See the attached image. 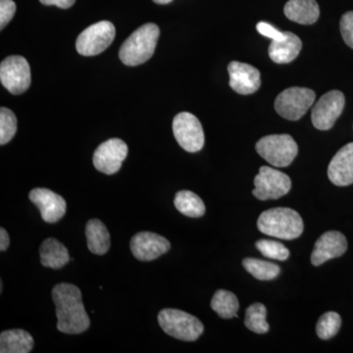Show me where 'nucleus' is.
<instances>
[{
  "label": "nucleus",
  "instance_id": "a211bd4d",
  "mask_svg": "<svg viewBox=\"0 0 353 353\" xmlns=\"http://www.w3.org/2000/svg\"><path fill=\"white\" fill-rule=\"evenodd\" d=\"M303 48V43L296 34L285 32V39L272 41L269 46V57L277 64H287L294 61Z\"/></svg>",
  "mask_w": 353,
  "mask_h": 353
},
{
  "label": "nucleus",
  "instance_id": "ddd939ff",
  "mask_svg": "<svg viewBox=\"0 0 353 353\" xmlns=\"http://www.w3.org/2000/svg\"><path fill=\"white\" fill-rule=\"evenodd\" d=\"M29 199L41 211L44 222L54 224L66 214V201L52 190L37 188L30 192Z\"/></svg>",
  "mask_w": 353,
  "mask_h": 353
},
{
  "label": "nucleus",
  "instance_id": "4be33fe9",
  "mask_svg": "<svg viewBox=\"0 0 353 353\" xmlns=\"http://www.w3.org/2000/svg\"><path fill=\"white\" fill-rule=\"evenodd\" d=\"M85 236L88 250L94 254L104 255L110 248V234L101 220L88 221L85 226Z\"/></svg>",
  "mask_w": 353,
  "mask_h": 353
},
{
  "label": "nucleus",
  "instance_id": "f3484780",
  "mask_svg": "<svg viewBox=\"0 0 353 353\" xmlns=\"http://www.w3.org/2000/svg\"><path fill=\"white\" fill-rule=\"evenodd\" d=\"M328 176L339 187L353 183V143H347L334 155L329 164Z\"/></svg>",
  "mask_w": 353,
  "mask_h": 353
},
{
  "label": "nucleus",
  "instance_id": "c85d7f7f",
  "mask_svg": "<svg viewBox=\"0 0 353 353\" xmlns=\"http://www.w3.org/2000/svg\"><path fill=\"white\" fill-rule=\"evenodd\" d=\"M257 250L265 257L285 261L290 257V252L283 243L272 240H260L256 243Z\"/></svg>",
  "mask_w": 353,
  "mask_h": 353
},
{
  "label": "nucleus",
  "instance_id": "412c9836",
  "mask_svg": "<svg viewBox=\"0 0 353 353\" xmlns=\"http://www.w3.org/2000/svg\"><path fill=\"white\" fill-rule=\"evenodd\" d=\"M34 345V338L24 330H9L0 334L1 353H29Z\"/></svg>",
  "mask_w": 353,
  "mask_h": 353
},
{
  "label": "nucleus",
  "instance_id": "f257e3e1",
  "mask_svg": "<svg viewBox=\"0 0 353 353\" xmlns=\"http://www.w3.org/2000/svg\"><path fill=\"white\" fill-rule=\"evenodd\" d=\"M51 294L57 306L58 331L78 334L90 328V320L83 306L82 292L77 285L61 283L53 288Z\"/></svg>",
  "mask_w": 353,
  "mask_h": 353
},
{
  "label": "nucleus",
  "instance_id": "0eeeda50",
  "mask_svg": "<svg viewBox=\"0 0 353 353\" xmlns=\"http://www.w3.org/2000/svg\"><path fill=\"white\" fill-rule=\"evenodd\" d=\"M115 27L109 21H101L83 30L76 41L77 51L83 57H94L103 52L113 43Z\"/></svg>",
  "mask_w": 353,
  "mask_h": 353
},
{
  "label": "nucleus",
  "instance_id": "5701e85b",
  "mask_svg": "<svg viewBox=\"0 0 353 353\" xmlns=\"http://www.w3.org/2000/svg\"><path fill=\"white\" fill-rule=\"evenodd\" d=\"M174 204L179 212L188 217L199 218L205 213V205L201 197L190 190L176 192Z\"/></svg>",
  "mask_w": 353,
  "mask_h": 353
},
{
  "label": "nucleus",
  "instance_id": "9d476101",
  "mask_svg": "<svg viewBox=\"0 0 353 353\" xmlns=\"http://www.w3.org/2000/svg\"><path fill=\"white\" fill-rule=\"evenodd\" d=\"M173 132L181 148L188 152H197L204 145V132L199 120L194 114L182 112L173 120Z\"/></svg>",
  "mask_w": 353,
  "mask_h": 353
},
{
  "label": "nucleus",
  "instance_id": "6e6552de",
  "mask_svg": "<svg viewBox=\"0 0 353 353\" xmlns=\"http://www.w3.org/2000/svg\"><path fill=\"white\" fill-rule=\"evenodd\" d=\"M253 196L259 201L278 199L285 196L292 188V181L287 174L268 166H262L254 178Z\"/></svg>",
  "mask_w": 353,
  "mask_h": 353
},
{
  "label": "nucleus",
  "instance_id": "f704fd0d",
  "mask_svg": "<svg viewBox=\"0 0 353 353\" xmlns=\"http://www.w3.org/2000/svg\"><path fill=\"white\" fill-rule=\"evenodd\" d=\"M153 1L157 4H168L173 1V0H153Z\"/></svg>",
  "mask_w": 353,
  "mask_h": 353
},
{
  "label": "nucleus",
  "instance_id": "bb28decb",
  "mask_svg": "<svg viewBox=\"0 0 353 353\" xmlns=\"http://www.w3.org/2000/svg\"><path fill=\"white\" fill-rule=\"evenodd\" d=\"M341 318L340 314L333 311L325 313L318 320L316 333L321 340H330L340 331Z\"/></svg>",
  "mask_w": 353,
  "mask_h": 353
},
{
  "label": "nucleus",
  "instance_id": "7c9ffc66",
  "mask_svg": "<svg viewBox=\"0 0 353 353\" xmlns=\"http://www.w3.org/2000/svg\"><path fill=\"white\" fill-rule=\"evenodd\" d=\"M16 12V4L13 0H0V29L3 30L12 20Z\"/></svg>",
  "mask_w": 353,
  "mask_h": 353
},
{
  "label": "nucleus",
  "instance_id": "39448f33",
  "mask_svg": "<svg viewBox=\"0 0 353 353\" xmlns=\"http://www.w3.org/2000/svg\"><path fill=\"white\" fill-rule=\"evenodd\" d=\"M256 152L275 167H288L299 152L296 141L290 134H271L257 141Z\"/></svg>",
  "mask_w": 353,
  "mask_h": 353
},
{
  "label": "nucleus",
  "instance_id": "9b49d317",
  "mask_svg": "<svg viewBox=\"0 0 353 353\" xmlns=\"http://www.w3.org/2000/svg\"><path fill=\"white\" fill-rule=\"evenodd\" d=\"M345 95L340 90H331L321 97L311 114L313 126L320 131L332 129L345 108Z\"/></svg>",
  "mask_w": 353,
  "mask_h": 353
},
{
  "label": "nucleus",
  "instance_id": "393cba45",
  "mask_svg": "<svg viewBox=\"0 0 353 353\" xmlns=\"http://www.w3.org/2000/svg\"><path fill=\"white\" fill-rule=\"evenodd\" d=\"M243 267L253 277L260 281H271L278 277L281 269L278 265L256 259H245Z\"/></svg>",
  "mask_w": 353,
  "mask_h": 353
},
{
  "label": "nucleus",
  "instance_id": "b1692460",
  "mask_svg": "<svg viewBox=\"0 0 353 353\" xmlns=\"http://www.w3.org/2000/svg\"><path fill=\"white\" fill-rule=\"evenodd\" d=\"M240 307L238 297L233 292L225 290H219L215 292L211 301V308L223 319L238 317V310Z\"/></svg>",
  "mask_w": 353,
  "mask_h": 353
},
{
  "label": "nucleus",
  "instance_id": "423d86ee",
  "mask_svg": "<svg viewBox=\"0 0 353 353\" xmlns=\"http://www.w3.org/2000/svg\"><path fill=\"white\" fill-rule=\"evenodd\" d=\"M316 94L310 88H287L278 95L275 109L285 119L297 121L303 118L314 103Z\"/></svg>",
  "mask_w": 353,
  "mask_h": 353
},
{
  "label": "nucleus",
  "instance_id": "cd10ccee",
  "mask_svg": "<svg viewBox=\"0 0 353 353\" xmlns=\"http://www.w3.org/2000/svg\"><path fill=\"white\" fill-rule=\"evenodd\" d=\"M17 132V118L10 109H0V145L8 143Z\"/></svg>",
  "mask_w": 353,
  "mask_h": 353
},
{
  "label": "nucleus",
  "instance_id": "4468645a",
  "mask_svg": "<svg viewBox=\"0 0 353 353\" xmlns=\"http://www.w3.org/2000/svg\"><path fill=\"white\" fill-rule=\"evenodd\" d=\"M130 246L137 259L146 262L152 261L169 252L171 243L160 234L141 232L132 236Z\"/></svg>",
  "mask_w": 353,
  "mask_h": 353
},
{
  "label": "nucleus",
  "instance_id": "2eb2a0df",
  "mask_svg": "<svg viewBox=\"0 0 353 353\" xmlns=\"http://www.w3.org/2000/svg\"><path fill=\"white\" fill-rule=\"evenodd\" d=\"M230 87L241 95L252 94L261 85V76L259 69L252 65L233 61L228 66Z\"/></svg>",
  "mask_w": 353,
  "mask_h": 353
},
{
  "label": "nucleus",
  "instance_id": "6ab92c4d",
  "mask_svg": "<svg viewBox=\"0 0 353 353\" xmlns=\"http://www.w3.org/2000/svg\"><path fill=\"white\" fill-rule=\"evenodd\" d=\"M284 12L288 19L301 25L314 24L320 16L319 6L316 0H289Z\"/></svg>",
  "mask_w": 353,
  "mask_h": 353
},
{
  "label": "nucleus",
  "instance_id": "a878e982",
  "mask_svg": "<svg viewBox=\"0 0 353 353\" xmlns=\"http://www.w3.org/2000/svg\"><path fill=\"white\" fill-rule=\"evenodd\" d=\"M246 328L256 334H266L269 324L266 321V307L262 303H253L245 311Z\"/></svg>",
  "mask_w": 353,
  "mask_h": 353
},
{
  "label": "nucleus",
  "instance_id": "aec40b11",
  "mask_svg": "<svg viewBox=\"0 0 353 353\" xmlns=\"http://www.w3.org/2000/svg\"><path fill=\"white\" fill-rule=\"evenodd\" d=\"M41 263L48 268L61 269L68 263L70 255L68 250L63 243L58 241L57 239L50 238L41 243L39 248Z\"/></svg>",
  "mask_w": 353,
  "mask_h": 353
},
{
  "label": "nucleus",
  "instance_id": "dca6fc26",
  "mask_svg": "<svg viewBox=\"0 0 353 353\" xmlns=\"http://www.w3.org/2000/svg\"><path fill=\"white\" fill-rule=\"evenodd\" d=\"M347 250L345 236L338 231H329L323 234L316 241L311 254V263L320 266L330 259H336L345 254Z\"/></svg>",
  "mask_w": 353,
  "mask_h": 353
},
{
  "label": "nucleus",
  "instance_id": "2f4dec72",
  "mask_svg": "<svg viewBox=\"0 0 353 353\" xmlns=\"http://www.w3.org/2000/svg\"><path fill=\"white\" fill-rule=\"evenodd\" d=\"M257 31L260 34L266 37V38L271 39L272 41H281L285 39V32L279 31L274 26L269 24L266 22H259L256 25Z\"/></svg>",
  "mask_w": 353,
  "mask_h": 353
},
{
  "label": "nucleus",
  "instance_id": "72a5a7b5",
  "mask_svg": "<svg viewBox=\"0 0 353 353\" xmlns=\"http://www.w3.org/2000/svg\"><path fill=\"white\" fill-rule=\"evenodd\" d=\"M10 243V238L4 228H0V250L6 252Z\"/></svg>",
  "mask_w": 353,
  "mask_h": 353
},
{
  "label": "nucleus",
  "instance_id": "20e7f679",
  "mask_svg": "<svg viewBox=\"0 0 353 353\" xmlns=\"http://www.w3.org/2000/svg\"><path fill=\"white\" fill-rule=\"evenodd\" d=\"M158 322L165 333L181 341H194L203 333V324L196 317L179 309L160 311Z\"/></svg>",
  "mask_w": 353,
  "mask_h": 353
},
{
  "label": "nucleus",
  "instance_id": "f8f14e48",
  "mask_svg": "<svg viewBox=\"0 0 353 353\" xmlns=\"http://www.w3.org/2000/svg\"><path fill=\"white\" fill-rule=\"evenodd\" d=\"M128 152L129 150L125 141L120 139H110L95 150L92 162L97 170L106 175H113L120 170Z\"/></svg>",
  "mask_w": 353,
  "mask_h": 353
},
{
  "label": "nucleus",
  "instance_id": "1a4fd4ad",
  "mask_svg": "<svg viewBox=\"0 0 353 353\" xmlns=\"http://www.w3.org/2000/svg\"><path fill=\"white\" fill-rule=\"evenodd\" d=\"M0 80L11 94L25 92L31 85V69L27 60L20 55L6 58L0 65Z\"/></svg>",
  "mask_w": 353,
  "mask_h": 353
},
{
  "label": "nucleus",
  "instance_id": "7ed1b4c3",
  "mask_svg": "<svg viewBox=\"0 0 353 353\" xmlns=\"http://www.w3.org/2000/svg\"><path fill=\"white\" fill-rule=\"evenodd\" d=\"M159 34V28L153 23L139 27L121 46V61L127 66L145 63L154 53Z\"/></svg>",
  "mask_w": 353,
  "mask_h": 353
},
{
  "label": "nucleus",
  "instance_id": "473e14b6",
  "mask_svg": "<svg viewBox=\"0 0 353 353\" xmlns=\"http://www.w3.org/2000/svg\"><path fill=\"white\" fill-rule=\"evenodd\" d=\"M41 4L46 6H55L62 9H68L73 6L76 0H39Z\"/></svg>",
  "mask_w": 353,
  "mask_h": 353
},
{
  "label": "nucleus",
  "instance_id": "c756f323",
  "mask_svg": "<svg viewBox=\"0 0 353 353\" xmlns=\"http://www.w3.org/2000/svg\"><path fill=\"white\" fill-rule=\"evenodd\" d=\"M340 27L343 41L353 50V11L343 14Z\"/></svg>",
  "mask_w": 353,
  "mask_h": 353
},
{
  "label": "nucleus",
  "instance_id": "f03ea898",
  "mask_svg": "<svg viewBox=\"0 0 353 353\" xmlns=\"http://www.w3.org/2000/svg\"><path fill=\"white\" fill-rule=\"evenodd\" d=\"M257 228L267 236L290 241L301 236L304 225L301 215L294 209L276 208L261 213Z\"/></svg>",
  "mask_w": 353,
  "mask_h": 353
}]
</instances>
